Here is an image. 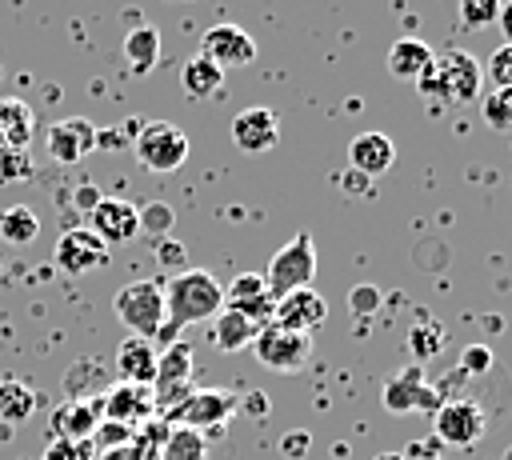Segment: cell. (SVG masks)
I'll list each match as a JSON object with an SVG mask.
<instances>
[{
  "instance_id": "1",
  "label": "cell",
  "mask_w": 512,
  "mask_h": 460,
  "mask_svg": "<svg viewBox=\"0 0 512 460\" xmlns=\"http://www.w3.org/2000/svg\"><path fill=\"white\" fill-rule=\"evenodd\" d=\"M224 308V284L204 268H184L164 284V328L160 340L172 344L188 324L212 320Z\"/></svg>"
},
{
  "instance_id": "2",
  "label": "cell",
  "mask_w": 512,
  "mask_h": 460,
  "mask_svg": "<svg viewBox=\"0 0 512 460\" xmlns=\"http://www.w3.org/2000/svg\"><path fill=\"white\" fill-rule=\"evenodd\" d=\"M416 88L436 104H468L480 96V60L460 48H448L432 56V68Z\"/></svg>"
},
{
  "instance_id": "3",
  "label": "cell",
  "mask_w": 512,
  "mask_h": 460,
  "mask_svg": "<svg viewBox=\"0 0 512 460\" xmlns=\"http://www.w3.org/2000/svg\"><path fill=\"white\" fill-rule=\"evenodd\" d=\"M316 280V244L308 232H296L264 268V284H268V296L280 300L288 292H300V288H312Z\"/></svg>"
},
{
  "instance_id": "4",
  "label": "cell",
  "mask_w": 512,
  "mask_h": 460,
  "mask_svg": "<svg viewBox=\"0 0 512 460\" xmlns=\"http://www.w3.org/2000/svg\"><path fill=\"white\" fill-rule=\"evenodd\" d=\"M112 312L132 336L152 340L164 328V288L156 280H132L112 296Z\"/></svg>"
},
{
  "instance_id": "5",
  "label": "cell",
  "mask_w": 512,
  "mask_h": 460,
  "mask_svg": "<svg viewBox=\"0 0 512 460\" xmlns=\"http://www.w3.org/2000/svg\"><path fill=\"white\" fill-rule=\"evenodd\" d=\"M240 396H232L228 388H192L176 408L164 412V424H180V428H196V432H220L232 412H236Z\"/></svg>"
},
{
  "instance_id": "6",
  "label": "cell",
  "mask_w": 512,
  "mask_h": 460,
  "mask_svg": "<svg viewBox=\"0 0 512 460\" xmlns=\"http://www.w3.org/2000/svg\"><path fill=\"white\" fill-rule=\"evenodd\" d=\"M188 136L168 124V120H148L136 128V140H132V152L136 160L148 168V172H176L184 160H188Z\"/></svg>"
},
{
  "instance_id": "7",
  "label": "cell",
  "mask_w": 512,
  "mask_h": 460,
  "mask_svg": "<svg viewBox=\"0 0 512 460\" xmlns=\"http://www.w3.org/2000/svg\"><path fill=\"white\" fill-rule=\"evenodd\" d=\"M248 348L256 352V360H260L268 372L288 376V372H300V368L308 364V356H312V336H304V332H288V328H280V324L268 320V324L252 336Z\"/></svg>"
},
{
  "instance_id": "8",
  "label": "cell",
  "mask_w": 512,
  "mask_h": 460,
  "mask_svg": "<svg viewBox=\"0 0 512 460\" xmlns=\"http://www.w3.org/2000/svg\"><path fill=\"white\" fill-rule=\"evenodd\" d=\"M156 412L176 408L188 392H192V344L188 340H172L160 356H156V376L148 384Z\"/></svg>"
},
{
  "instance_id": "9",
  "label": "cell",
  "mask_w": 512,
  "mask_h": 460,
  "mask_svg": "<svg viewBox=\"0 0 512 460\" xmlns=\"http://www.w3.org/2000/svg\"><path fill=\"white\" fill-rule=\"evenodd\" d=\"M432 436L452 448H468L484 436V412L476 400H444L432 416Z\"/></svg>"
},
{
  "instance_id": "10",
  "label": "cell",
  "mask_w": 512,
  "mask_h": 460,
  "mask_svg": "<svg viewBox=\"0 0 512 460\" xmlns=\"http://www.w3.org/2000/svg\"><path fill=\"white\" fill-rule=\"evenodd\" d=\"M108 256H112V248L88 228H68L56 240V268L68 272V276H88V272L104 268Z\"/></svg>"
},
{
  "instance_id": "11",
  "label": "cell",
  "mask_w": 512,
  "mask_h": 460,
  "mask_svg": "<svg viewBox=\"0 0 512 460\" xmlns=\"http://www.w3.org/2000/svg\"><path fill=\"white\" fill-rule=\"evenodd\" d=\"M200 56H208L216 68H244L256 60V40L236 24H212L200 36Z\"/></svg>"
},
{
  "instance_id": "12",
  "label": "cell",
  "mask_w": 512,
  "mask_h": 460,
  "mask_svg": "<svg viewBox=\"0 0 512 460\" xmlns=\"http://www.w3.org/2000/svg\"><path fill=\"white\" fill-rule=\"evenodd\" d=\"M156 416V404H152V392L144 384H112L100 392V420H116V424H128V428H140Z\"/></svg>"
},
{
  "instance_id": "13",
  "label": "cell",
  "mask_w": 512,
  "mask_h": 460,
  "mask_svg": "<svg viewBox=\"0 0 512 460\" xmlns=\"http://www.w3.org/2000/svg\"><path fill=\"white\" fill-rule=\"evenodd\" d=\"M276 140H280V120H276L272 108L252 104V108H244V112L232 116V144H236L240 152L256 156V152L276 148Z\"/></svg>"
},
{
  "instance_id": "14",
  "label": "cell",
  "mask_w": 512,
  "mask_h": 460,
  "mask_svg": "<svg viewBox=\"0 0 512 460\" xmlns=\"http://www.w3.org/2000/svg\"><path fill=\"white\" fill-rule=\"evenodd\" d=\"M88 232H96L108 248H112V244H128V240H136V232H140L136 204L116 200V196H100V204L88 212Z\"/></svg>"
},
{
  "instance_id": "15",
  "label": "cell",
  "mask_w": 512,
  "mask_h": 460,
  "mask_svg": "<svg viewBox=\"0 0 512 460\" xmlns=\"http://www.w3.org/2000/svg\"><path fill=\"white\" fill-rule=\"evenodd\" d=\"M224 308H232V312L248 316L256 328H264V324L272 320L276 300L268 296V284H264V276H260V272H240V276L224 288Z\"/></svg>"
},
{
  "instance_id": "16",
  "label": "cell",
  "mask_w": 512,
  "mask_h": 460,
  "mask_svg": "<svg viewBox=\"0 0 512 460\" xmlns=\"http://www.w3.org/2000/svg\"><path fill=\"white\" fill-rule=\"evenodd\" d=\"M324 316H328V300H324L316 288L288 292V296H280L276 308H272V324H280V328H288V332H304V336H308L312 328H320Z\"/></svg>"
},
{
  "instance_id": "17",
  "label": "cell",
  "mask_w": 512,
  "mask_h": 460,
  "mask_svg": "<svg viewBox=\"0 0 512 460\" xmlns=\"http://www.w3.org/2000/svg\"><path fill=\"white\" fill-rule=\"evenodd\" d=\"M92 148H96V128H92L84 116L56 120V124L48 128V156H52L56 164H76V160H84Z\"/></svg>"
},
{
  "instance_id": "18",
  "label": "cell",
  "mask_w": 512,
  "mask_h": 460,
  "mask_svg": "<svg viewBox=\"0 0 512 460\" xmlns=\"http://www.w3.org/2000/svg\"><path fill=\"white\" fill-rule=\"evenodd\" d=\"M348 164H352V172L364 176V180L384 176V172L396 164V144H392V136H384V132H360V136H352V144H348Z\"/></svg>"
},
{
  "instance_id": "19",
  "label": "cell",
  "mask_w": 512,
  "mask_h": 460,
  "mask_svg": "<svg viewBox=\"0 0 512 460\" xmlns=\"http://www.w3.org/2000/svg\"><path fill=\"white\" fill-rule=\"evenodd\" d=\"M100 424V396H68L52 408V432L64 440H92Z\"/></svg>"
},
{
  "instance_id": "20",
  "label": "cell",
  "mask_w": 512,
  "mask_h": 460,
  "mask_svg": "<svg viewBox=\"0 0 512 460\" xmlns=\"http://www.w3.org/2000/svg\"><path fill=\"white\" fill-rule=\"evenodd\" d=\"M116 376L120 384H152L156 376V348L152 340H140V336H124L120 348H116Z\"/></svg>"
},
{
  "instance_id": "21",
  "label": "cell",
  "mask_w": 512,
  "mask_h": 460,
  "mask_svg": "<svg viewBox=\"0 0 512 460\" xmlns=\"http://www.w3.org/2000/svg\"><path fill=\"white\" fill-rule=\"evenodd\" d=\"M424 384H428V380H424V368H420V364H404V368H396V372L384 380V388H380V404H384V412H392V416H408V412H416V396H420Z\"/></svg>"
},
{
  "instance_id": "22",
  "label": "cell",
  "mask_w": 512,
  "mask_h": 460,
  "mask_svg": "<svg viewBox=\"0 0 512 460\" xmlns=\"http://www.w3.org/2000/svg\"><path fill=\"white\" fill-rule=\"evenodd\" d=\"M432 48L424 44V40H416V36H404V40H396L392 48H388V72L396 76V80H404V84H420L424 76H428V68H432Z\"/></svg>"
},
{
  "instance_id": "23",
  "label": "cell",
  "mask_w": 512,
  "mask_h": 460,
  "mask_svg": "<svg viewBox=\"0 0 512 460\" xmlns=\"http://www.w3.org/2000/svg\"><path fill=\"white\" fill-rule=\"evenodd\" d=\"M32 128H36V112L20 96H4L0 100V148H28Z\"/></svg>"
},
{
  "instance_id": "24",
  "label": "cell",
  "mask_w": 512,
  "mask_h": 460,
  "mask_svg": "<svg viewBox=\"0 0 512 460\" xmlns=\"http://www.w3.org/2000/svg\"><path fill=\"white\" fill-rule=\"evenodd\" d=\"M180 84H184V92L192 96V100H212V96H220V88H224V68H216L208 56H192L184 68H180Z\"/></svg>"
},
{
  "instance_id": "25",
  "label": "cell",
  "mask_w": 512,
  "mask_h": 460,
  "mask_svg": "<svg viewBox=\"0 0 512 460\" xmlns=\"http://www.w3.org/2000/svg\"><path fill=\"white\" fill-rule=\"evenodd\" d=\"M256 332H260V328H256L248 316L232 312V308H220V312L212 316V344L224 348V352H240V348H248Z\"/></svg>"
},
{
  "instance_id": "26",
  "label": "cell",
  "mask_w": 512,
  "mask_h": 460,
  "mask_svg": "<svg viewBox=\"0 0 512 460\" xmlns=\"http://www.w3.org/2000/svg\"><path fill=\"white\" fill-rule=\"evenodd\" d=\"M124 60L136 76L152 72V64L160 60V32L152 24H136L128 36H124Z\"/></svg>"
},
{
  "instance_id": "27",
  "label": "cell",
  "mask_w": 512,
  "mask_h": 460,
  "mask_svg": "<svg viewBox=\"0 0 512 460\" xmlns=\"http://www.w3.org/2000/svg\"><path fill=\"white\" fill-rule=\"evenodd\" d=\"M40 236V216L28 204L0 208V240L4 244H32Z\"/></svg>"
},
{
  "instance_id": "28",
  "label": "cell",
  "mask_w": 512,
  "mask_h": 460,
  "mask_svg": "<svg viewBox=\"0 0 512 460\" xmlns=\"http://www.w3.org/2000/svg\"><path fill=\"white\" fill-rule=\"evenodd\" d=\"M160 460H208V440H204V432H196V428H180V424H168V436H164Z\"/></svg>"
},
{
  "instance_id": "29",
  "label": "cell",
  "mask_w": 512,
  "mask_h": 460,
  "mask_svg": "<svg viewBox=\"0 0 512 460\" xmlns=\"http://www.w3.org/2000/svg\"><path fill=\"white\" fill-rule=\"evenodd\" d=\"M32 408H36V392L24 380H0V420L4 424L28 420Z\"/></svg>"
},
{
  "instance_id": "30",
  "label": "cell",
  "mask_w": 512,
  "mask_h": 460,
  "mask_svg": "<svg viewBox=\"0 0 512 460\" xmlns=\"http://www.w3.org/2000/svg\"><path fill=\"white\" fill-rule=\"evenodd\" d=\"M480 116L496 132H512V88H488L480 100Z\"/></svg>"
},
{
  "instance_id": "31",
  "label": "cell",
  "mask_w": 512,
  "mask_h": 460,
  "mask_svg": "<svg viewBox=\"0 0 512 460\" xmlns=\"http://www.w3.org/2000/svg\"><path fill=\"white\" fill-rule=\"evenodd\" d=\"M408 348H412L416 364L440 356V348H444V328H440L436 320H420V324H412V332H408Z\"/></svg>"
},
{
  "instance_id": "32",
  "label": "cell",
  "mask_w": 512,
  "mask_h": 460,
  "mask_svg": "<svg viewBox=\"0 0 512 460\" xmlns=\"http://www.w3.org/2000/svg\"><path fill=\"white\" fill-rule=\"evenodd\" d=\"M136 220H140V232H148L152 240H164L172 232V224H176V212H172V204L152 200V204L136 208Z\"/></svg>"
},
{
  "instance_id": "33",
  "label": "cell",
  "mask_w": 512,
  "mask_h": 460,
  "mask_svg": "<svg viewBox=\"0 0 512 460\" xmlns=\"http://www.w3.org/2000/svg\"><path fill=\"white\" fill-rule=\"evenodd\" d=\"M32 172H36V164H32L28 148H0V184L32 180Z\"/></svg>"
},
{
  "instance_id": "34",
  "label": "cell",
  "mask_w": 512,
  "mask_h": 460,
  "mask_svg": "<svg viewBox=\"0 0 512 460\" xmlns=\"http://www.w3.org/2000/svg\"><path fill=\"white\" fill-rule=\"evenodd\" d=\"M496 16H500V0H460V28L468 32L496 24Z\"/></svg>"
},
{
  "instance_id": "35",
  "label": "cell",
  "mask_w": 512,
  "mask_h": 460,
  "mask_svg": "<svg viewBox=\"0 0 512 460\" xmlns=\"http://www.w3.org/2000/svg\"><path fill=\"white\" fill-rule=\"evenodd\" d=\"M40 460H96V444H92V440H64V436H52Z\"/></svg>"
},
{
  "instance_id": "36",
  "label": "cell",
  "mask_w": 512,
  "mask_h": 460,
  "mask_svg": "<svg viewBox=\"0 0 512 460\" xmlns=\"http://www.w3.org/2000/svg\"><path fill=\"white\" fill-rule=\"evenodd\" d=\"M380 304H384V292H380L376 284H356V288L348 292L352 316H372V312H380Z\"/></svg>"
},
{
  "instance_id": "37",
  "label": "cell",
  "mask_w": 512,
  "mask_h": 460,
  "mask_svg": "<svg viewBox=\"0 0 512 460\" xmlns=\"http://www.w3.org/2000/svg\"><path fill=\"white\" fill-rule=\"evenodd\" d=\"M488 80L492 88H512V44H500L488 56Z\"/></svg>"
},
{
  "instance_id": "38",
  "label": "cell",
  "mask_w": 512,
  "mask_h": 460,
  "mask_svg": "<svg viewBox=\"0 0 512 460\" xmlns=\"http://www.w3.org/2000/svg\"><path fill=\"white\" fill-rule=\"evenodd\" d=\"M488 368H492V348L488 344H468L460 352V372L464 376H484Z\"/></svg>"
},
{
  "instance_id": "39",
  "label": "cell",
  "mask_w": 512,
  "mask_h": 460,
  "mask_svg": "<svg viewBox=\"0 0 512 460\" xmlns=\"http://www.w3.org/2000/svg\"><path fill=\"white\" fill-rule=\"evenodd\" d=\"M156 260H160V268H168V272H184V244L172 240V236L156 240Z\"/></svg>"
},
{
  "instance_id": "40",
  "label": "cell",
  "mask_w": 512,
  "mask_h": 460,
  "mask_svg": "<svg viewBox=\"0 0 512 460\" xmlns=\"http://www.w3.org/2000/svg\"><path fill=\"white\" fill-rule=\"evenodd\" d=\"M308 448H312V436H308L304 428H292V432L280 440V452H284V456H292V460L308 456Z\"/></svg>"
},
{
  "instance_id": "41",
  "label": "cell",
  "mask_w": 512,
  "mask_h": 460,
  "mask_svg": "<svg viewBox=\"0 0 512 460\" xmlns=\"http://www.w3.org/2000/svg\"><path fill=\"white\" fill-rule=\"evenodd\" d=\"M268 408H272V404H268V396H264V392H248V396L236 404V412H248V416H256V420H264V416H268Z\"/></svg>"
},
{
  "instance_id": "42",
  "label": "cell",
  "mask_w": 512,
  "mask_h": 460,
  "mask_svg": "<svg viewBox=\"0 0 512 460\" xmlns=\"http://www.w3.org/2000/svg\"><path fill=\"white\" fill-rule=\"evenodd\" d=\"M408 456H412V460H440V440H436V436H432V440H420V444L408 448Z\"/></svg>"
},
{
  "instance_id": "43",
  "label": "cell",
  "mask_w": 512,
  "mask_h": 460,
  "mask_svg": "<svg viewBox=\"0 0 512 460\" xmlns=\"http://www.w3.org/2000/svg\"><path fill=\"white\" fill-rule=\"evenodd\" d=\"M96 204H100V188H92V184L76 188V208H80V212H92Z\"/></svg>"
},
{
  "instance_id": "44",
  "label": "cell",
  "mask_w": 512,
  "mask_h": 460,
  "mask_svg": "<svg viewBox=\"0 0 512 460\" xmlns=\"http://www.w3.org/2000/svg\"><path fill=\"white\" fill-rule=\"evenodd\" d=\"M96 460H144L136 452V444H120V448H108V452H96Z\"/></svg>"
},
{
  "instance_id": "45",
  "label": "cell",
  "mask_w": 512,
  "mask_h": 460,
  "mask_svg": "<svg viewBox=\"0 0 512 460\" xmlns=\"http://www.w3.org/2000/svg\"><path fill=\"white\" fill-rule=\"evenodd\" d=\"M496 24L504 28V44H512V0H508V4H500V16H496Z\"/></svg>"
},
{
  "instance_id": "46",
  "label": "cell",
  "mask_w": 512,
  "mask_h": 460,
  "mask_svg": "<svg viewBox=\"0 0 512 460\" xmlns=\"http://www.w3.org/2000/svg\"><path fill=\"white\" fill-rule=\"evenodd\" d=\"M376 460H404V452H384V456H376Z\"/></svg>"
},
{
  "instance_id": "47",
  "label": "cell",
  "mask_w": 512,
  "mask_h": 460,
  "mask_svg": "<svg viewBox=\"0 0 512 460\" xmlns=\"http://www.w3.org/2000/svg\"><path fill=\"white\" fill-rule=\"evenodd\" d=\"M500 460H512V444H508V448H504V456H500Z\"/></svg>"
}]
</instances>
